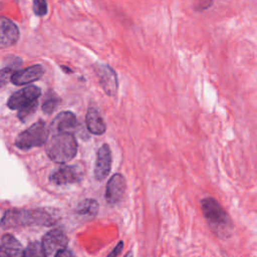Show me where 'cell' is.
Returning a JSON list of instances; mask_svg holds the SVG:
<instances>
[{
	"label": "cell",
	"instance_id": "cell-1",
	"mask_svg": "<svg viewBox=\"0 0 257 257\" xmlns=\"http://www.w3.org/2000/svg\"><path fill=\"white\" fill-rule=\"evenodd\" d=\"M57 217L54 212L46 208L37 209H10L7 210L0 220V226L4 229L25 226H52Z\"/></svg>",
	"mask_w": 257,
	"mask_h": 257
},
{
	"label": "cell",
	"instance_id": "cell-2",
	"mask_svg": "<svg viewBox=\"0 0 257 257\" xmlns=\"http://www.w3.org/2000/svg\"><path fill=\"white\" fill-rule=\"evenodd\" d=\"M201 209L211 230L222 239L229 238L233 233V222L221 206V204L212 197H206L201 200Z\"/></svg>",
	"mask_w": 257,
	"mask_h": 257
},
{
	"label": "cell",
	"instance_id": "cell-3",
	"mask_svg": "<svg viewBox=\"0 0 257 257\" xmlns=\"http://www.w3.org/2000/svg\"><path fill=\"white\" fill-rule=\"evenodd\" d=\"M45 152L53 162L65 164L71 161L77 153L75 137L70 132H53L46 141Z\"/></svg>",
	"mask_w": 257,
	"mask_h": 257
},
{
	"label": "cell",
	"instance_id": "cell-4",
	"mask_svg": "<svg viewBox=\"0 0 257 257\" xmlns=\"http://www.w3.org/2000/svg\"><path fill=\"white\" fill-rule=\"evenodd\" d=\"M49 135V128L42 120H38L25 131L21 132L16 140L15 146L20 150H29L40 147L46 143Z\"/></svg>",
	"mask_w": 257,
	"mask_h": 257
},
{
	"label": "cell",
	"instance_id": "cell-5",
	"mask_svg": "<svg viewBox=\"0 0 257 257\" xmlns=\"http://www.w3.org/2000/svg\"><path fill=\"white\" fill-rule=\"evenodd\" d=\"M83 169L80 165H66L54 170L50 176L49 181L54 185L75 184L83 179Z\"/></svg>",
	"mask_w": 257,
	"mask_h": 257
},
{
	"label": "cell",
	"instance_id": "cell-6",
	"mask_svg": "<svg viewBox=\"0 0 257 257\" xmlns=\"http://www.w3.org/2000/svg\"><path fill=\"white\" fill-rule=\"evenodd\" d=\"M95 72L103 91L108 96H114L118 87L115 71L107 64L98 63L95 65Z\"/></svg>",
	"mask_w": 257,
	"mask_h": 257
},
{
	"label": "cell",
	"instance_id": "cell-7",
	"mask_svg": "<svg viewBox=\"0 0 257 257\" xmlns=\"http://www.w3.org/2000/svg\"><path fill=\"white\" fill-rule=\"evenodd\" d=\"M41 90L35 85L26 86L16 92H14L8 99L7 105L10 109H19L22 106L30 103L38 98Z\"/></svg>",
	"mask_w": 257,
	"mask_h": 257
},
{
	"label": "cell",
	"instance_id": "cell-8",
	"mask_svg": "<svg viewBox=\"0 0 257 257\" xmlns=\"http://www.w3.org/2000/svg\"><path fill=\"white\" fill-rule=\"evenodd\" d=\"M111 170V152L107 144H103L97 151L95 165H94V179L96 181H103Z\"/></svg>",
	"mask_w": 257,
	"mask_h": 257
},
{
	"label": "cell",
	"instance_id": "cell-9",
	"mask_svg": "<svg viewBox=\"0 0 257 257\" xmlns=\"http://www.w3.org/2000/svg\"><path fill=\"white\" fill-rule=\"evenodd\" d=\"M125 192V180L119 173L112 175L107 184L105 190V200L109 205L118 204Z\"/></svg>",
	"mask_w": 257,
	"mask_h": 257
},
{
	"label": "cell",
	"instance_id": "cell-10",
	"mask_svg": "<svg viewBox=\"0 0 257 257\" xmlns=\"http://www.w3.org/2000/svg\"><path fill=\"white\" fill-rule=\"evenodd\" d=\"M67 243L68 239L65 234L60 229H53L43 236L41 246L45 255L47 256L51 255L55 251H58L59 249L65 248Z\"/></svg>",
	"mask_w": 257,
	"mask_h": 257
},
{
	"label": "cell",
	"instance_id": "cell-11",
	"mask_svg": "<svg viewBox=\"0 0 257 257\" xmlns=\"http://www.w3.org/2000/svg\"><path fill=\"white\" fill-rule=\"evenodd\" d=\"M19 38L17 25L7 17L0 16V48L14 45Z\"/></svg>",
	"mask_w": 257,
	"mask_h": 257
},
{
	"label": "cell",
	"instance_id": "cell-12",
	"mask_svg": "<svg viewBox=\"0 0 257 257\" xmlns=\"http://www.w3.org/2000/svg\"><path fill=\"white\" fill-rule=\"evenodd\" d=\"M21 243L11 234H5L0 242V257H23Z\"/></svg>",
	"mask_w": 257,
	"mask_h": 257
},
{
	"label": "cell",
	"instance_id": "cell-13",
	"mask_svg": "<svg viewBox=\"0 0 257 257\" xmlns=\"http://www.w3.org/2000/svg\"><path fill=\"white\" fill-rule=\"evenodd\" d=\"M43 75V68L41 65L36 64L33 66H29L25 69L15 71L12 75L11 81L16 85L27 84L32 81L39 79Z\"/></svg>",
	"mask_w": 257,
	"mask_h": 257
},
{
	"label": "cell",
	"instance_id": "cell-14",
	"mask_svg": "<svg viewBox=\"0 0 257 257\" xmlns=\"http://www.w3.org/2000/svg\"><path fill=\"white\" fill-rule=\"evenodd\" d=\"M78 125L76 116L71 111L58 113L50 124L51 132H70Z\"/></svg>",
	"mask_w": 257,
	"mask_h": 257
},
{
	"label": "cell",
	"instance_id": "cell-15",
	"mask_svg": "<svg viewBox=\"0 0 257 257\" xmlns=\"http://www.w3.org/2000/svg\"><path fill=\"white\" fill-rule=\"evenodd\" d=\"M85 121H86L87 130L92 135L100 136V135H103L106 131L105 122L103 121L99 111L93 106L88 107L87 112H86Z\"/></svg>",
	"mask_w": 257,
	"mask_h": 257
},
{
	"label": "cell",
	"instance_id": "cell-16",
	"mask_svg": "<svg viewBox=\"0 0 257 257\" xmlns=\"http://www.w3.org/2000/svg\"><path fill=\"white\" fill-rule=\"evenodd\" d=\"M75 211L80 216L94 217L98 212V203L93 199H85L77 205Z\"/></svg>",
	"mask_w": 257,
	"mask_h": 257
},
{
	"label": "cell",
	"instance_id": "cell-17",
	"mask_svg": "<svg viewBox=\"0 0 257 257\" xmlns=\"http://www.w3.org/2000/svg\"><path fill=\"white\" fill-rule=\"evenodd\" d=\"M37 106H38V100L37 99H35V100L31 101L30 103L22 106L21 108L18 109V118L22 122L27 121L30 118V116L34 114V112L37 109Z\"/></svg>",
	"mask_w": 257,
	"mask_h": 257
},
{
	"label": "cell",
	"instance_id": "cell-18",
	"mask_svg": "<svg viewBox=\"0 0 257 257\" xmlns=\"http://www.w3.org/2000/svg\"><path fill=\"white\" fill-rule=\"evenodd\" d=\"M23 257H46L42 246L39 242L34 241V242H30L24 253H23Z\"/></svg>",
	"mask_w": 257,
	"mask_h": 257
},
{
	"label": "cell",
	"instance_id": "cell-19",
	"mask_svg": "<svg viewBox=\"0 0 257 257\" xmlns=\"http://www.w3.org/2000/svg\"><path fill=\"white\" fill-rule=\"evenodd\" d=\"M58 102H59V100H58L56 95H54L52 93H49V94L47 93L45 99L42 102L41 108H42L43 112H45L47 114H50L55 110Z\"/></svg>",
	"mask_w": 257,
	"mask_h": 257
},
{
	"label": "cell",
	"instance_id": "cell-20",
	"mask_svg": "<svg viewBox=\"0 0 257 257\" xmlns=\"http://www.w3.org/2000/svg\"><path fill=\"white\" fill-rule=\"evenodd\" d=\"M33 11L37 16H44L47 13V4L45 0H33Z\"/></svg>",
	"mask_w": 257,
	"mask_h": 257
},
{
	"label": "cell",
	"instance_id": "cell-21",
	"mask_svg": "<svg viewBox=\"0 0 257 257\" xmlns=\"http://www.w3.org/2000/svg\"><path fill=\"white\" fill-rule=\"evenodd\" d=\"M13 73H14V71L9 67L0 69V87L4 86L11 80Z\"/></svg>",
	"mask_w": 257,
	"mask_h": 257
},
{
	"label": "cell",
	"instance_id": "cell-22",
	"mask_svg": "<svg viewBox=\"0 0 257 257\" xmlns=\"http://www.w3.org/2000/svg\"><path fill=\"white\" fill-rule=\"evenodd\" d=\"M213 4V0H197L195 9L197 11H204Z\"/></svg>",
	"mask_w": 257,
	"mask_h": 257
},
{
	"label": "cell",
	"instance_id": "cell-23",
	"mask_svg": "<svg viewBox=\"0 0 257 257\" xmlns=\"http://www.w3.org/2000/svg\"><path fill=\"white\" fill-rule=\"evenodd\" d=\"M123 249V242L122 241H119L115 247L110 251V253H108V255L106 257H116L119 255V253L122 251Z\"/></svg>",
	"mask_w": 257,
	"mask_h": 257
},
{
	"label": "cell",
	"instance_id": "cell-24",
	"mask_svg": "<svg viewBox=\"0 0 257 257\" xmlns=\"http://www.w3.org/2000/svg\"><path fill=\"white\" fill-rule=\"evenodd\" d=\"M54 257H75V255L73 254V252L71 250H69L68 248H62L59 249L58 251H56V254Z\"/></svg>",
	"mask_w": 257,
	"mask_h": 257
},
{
	"label": "cell",
	"instance_id": "cell-25",
	"mask_svg": "<svg viewBox=\"0 0 257 257\" xmlns=\"http://www.w3.org/2000/svg\"><path fill=\"white\" fill-rule=\"evenodd\" d=\"M124 257H134V253H133V251H132V250H130V251L124 255Z\"/></svg>",
	"mask_w": 257,
	"mask_h": 257
}]
</instances>
